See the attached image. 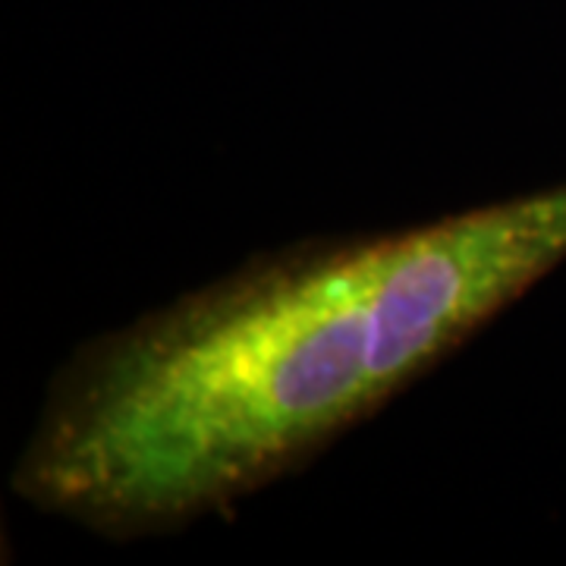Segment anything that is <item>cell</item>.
<instances>
[{
    "label": "cell",
    "instance_id": "cell-1",
    "mask_svg": "<svg viewBox=\"0 0 566 566\" xmlns=\"http://www.w3.org/2000/svg\"><path fill=\"white\" fill-rule=\"evenodd\" d=\"M566 264V180L318 237L70 353L13 494L114 542L214 520L315 460Z\"/></svg>",
    "mask_w": 566,
    "mask_h": 566
}]
</instances>
